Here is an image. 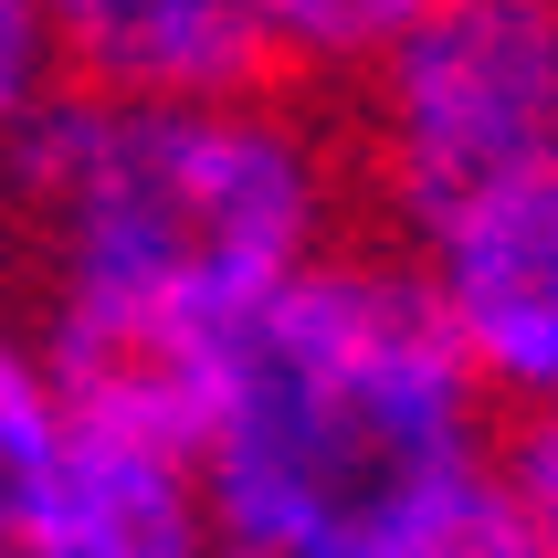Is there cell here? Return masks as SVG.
<instances>
[{"label": "cell", "mask_w": 558, "mask_h": 558, "mask_svg": "<svg viewBox=\"0 0 558 558\" xmlns=\"http://www.w3.org/2000/svg\"><path fill=\"white\" fill-rule=\"evenodd\" d=\"M63 453L43 506V558H221L211 485L169 401L63 390Z\"/></svg>", "instance_id": "cell-4"}, {"label": "cell", "mask_w": 558, "mask_h": 558, "mask_svg": "<svg viewBox=\"0 0 558 558\" xmlns=\"http://www.w3.org/2000/svg\"><path fill=\"white\" fill-rule=\"evenodd\" d=\"M22 264V232H11V180H0V275Z\"/></svg>", "instance_id": "cell-10"}, {"label": "cell", "mask_w": 558, "mask_h": 558, "mask_svg": "<svg viewBox=\"0 0 558 558\" xmlns=\"http://www.w3.org/2000/svg\"><path fill=\"white\" fill-rule=\"evenodd\" d=\"M190 453L221 548L369 558L496 464V411L411 253L338 243L190 359Z\"/></svg>", "instance_id": "cell-2"}, {"label": "cell", "mask_w": 558, "mask_h": 558, "mask_svg": "<svg viewBox=\"0 0 558 558\" xmlns=\"http://www.w3.org/2000/svg\"><path fill=\"white\" fill-rule=\"evenodd\" d=\"M63 369L43 327L0 316V558H43V506H53V453H63Z\"/></svg>", "instance_id": "cell-6"}, {"label": "cell", "mask_w": 558, "mask_h": 558, "mask_svg": "<svg viewBox=\"0 0 558 558\" xmlns=\"http://www.w3.org/2000/svg\"><path fill=\"white\" fill-rule=\"evenodd\" d=\"M221 558H253V548H221Z\"/></svg>", "instance_id": "cell-11"}, {"label": "cell", "mask_w": 558, "mask_h": 558, "mask_svg": "<svg viewBox=\"0 0 558 558\" xmlns=\"http://www.w3.org/2000/svg\"><path fill=\"white\" fill-rule=\"evenodd\" d=\"M32 11H43L63 95L211 106V95H264L275 85L253 0H32Z\"/></svg>", "instance_id": "cell-5"}, {"label": "cell", "mask_w": 558, "mask_h": 558, "mask_svg": "<svg viewBox=\"0 0 558 558\" xmlns=\"http://www.w3.org/2000/svg\"><path fill=\"white\" fill-rule=\"evenodd\" d=\"M63 390L190 422V359L348 243V148L284 85L211 106L53 95L0 158Z\"/></svg>", "instance_id": "cell-1"}, {"label": "cell", "mask_w": 558, "mask_h": 558, "mask_svg": "<svg viewBox=\"0 0 558 558\" xmlns=\"http://www.w3.org/2000/svg\"><path fill=\"white\" fill-rule=\"evenodd\" d=\"M558 169V0H433L359 74L348 180L411 232Z\"/></svg>", "instance_id": "cell-3"}, {"label": "cell", "mask_w": 558, "mask_h": 558, "mask_svg": "<svg viewBox=\"0 0 558 558\" xmlns=\"http://www.w3.org/2000/svg\"><path fill=\"white\" fill-rule=\"evenodd\" d=\"M433 0H253L275 74H316V85H359Z\"/></svg>", "instance_id": "cell-7"}, {"label": "cell", "mask_w": 558, "mask_h": 558, "mask_svg": "<svg viewBox=\"0 0 558 558\" xmlns=\"http://www.w3.org/2000/svg\"><path fill=\"white\" fill-rule=\"evenodd\" d=\"M496 485H506V506L527 517L537 558H558V411L506 422V433H496Z\"/></svg>", "instance_id": "cell-9"}, {"label": "cell", "mask_w": 558, "mask_h": 558, "mask_svg": "<svg viewBox=\"0 0 558 558\" xmlns=\"http://www.w3.org/2000/svg\"><path fill=\"white\" fill-rule=\"evenodd\" d=\"M369 558H537V537H527V517L506 506L496 464H485L474 485H453L442 506H422L411 527H390Z\"/></svg>", "instance_id": "cell-8"}]
</instances>
